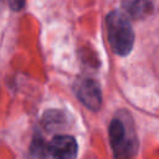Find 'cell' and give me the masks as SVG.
Wrapping results in <instances>:
<instances>
[{"instance_id":"obj_1","label":"cell","mask_w":159,"mask_h":159,"mask_svg":"<svg viewBox=\"0 0 159 159\" xmlns=\"http://www.w3.org/2000/svg\"><path fill=\"white\" fill-rule=\"evenodd\" d=\"M108 134L114 159H132L137 154L139 140L129 112L119 109L114 114L108 127Z\"/></svg>"},{"instance_id":"obj_2","label":"cell","mask_w":159,"mask_h":159,"mask_svg":"<svg viewBox=\"0 0 159 159\" xmlns=\"http://www.w3.org/2000/svg\"><path fill=\"white\" fill-rule=\"evenodd\" d=\"M108 42L114 53L127 56L134 43V31L128 17L120 11H112L106 16Z\"/></svg>"},{"instance_id":"obj_3","label":"cell","mask_w":159,"mask_h":159,"mask_svg":"<svg viewBox=\"0 0 159 159\" xmlns=\"http://www.w3.org/2000/svg\"><path fill=\"white\" fill-rule=\"evenodd\" d=\"M78 101L91 111H98L102 104V93L99 84L92 78H80L73 87Z\"/></svg>"},{"instance_id":"obj_4","label":"cell","mask_w":159,"mask_h":159,"mask_svg":"<svg viewBox=\"0 0 159 159\" xmlns=\"http://www.w3.org/2000/svg\"><path fill=\"white\" fill-rule=\"evenodd\" d=\"M50 155L52 159H76L77 158V142L72 135L57 134L48 143Z\"/></svg>"},{"instance_id":"obj_5","label":"cell","mask_w":159,"mask_h":159,"mask_svg":"<svg viewBox=\"0 0 159 159\" xmlns=\"http://www.w3.org/2000/svg\"><path fill=\"white\" fill-rule=\"evenodd\" d=\"M122 7L132 19L142 20L154 10V0H122Z\"/></svg>"},{"instance_id":"obj_6","label":"cell","mask_w":159,"mask_h":159,"mask_svg":"<svg viewBox=\"0 0 159 159\" xmlns=\"http://www.w3.org/2000/svg\"><path fill=\"white\" fill-rule=\"evenodd\" d=\"M67 119L63 112L58 109H48L42 114L41 124L47 132H57L66 127Z\"/></svg>"},{"instance_id":"obj_7","label":"cell","mask_w":159,"mask_h":159,"mask_svg":"<svg viewBox=\"0 0 159 159\" xmlns=\"http://www.w3.org/2000/svg\"><path fill=\"white\" fill-rule=\"evenodd\" d=\"M30 158L31 159H48L50 157V149L43 138L39 134H35L31 144H30Z\"/></svg>"},{"instance_id":"obj_8","label":"cell","mask_w":159,"mask_h":159,"mask_svg":"<svg viewBox=\"0 0 159 159\" xmlns=\"http://www.w3.org/2000/svg\"><path fill=\"white\" fill-rule=\"evenodd\" d=\"M25 1L26 0H7L10 9L14 11H20L25 6Z\"/></svg>"}]
</instances>
